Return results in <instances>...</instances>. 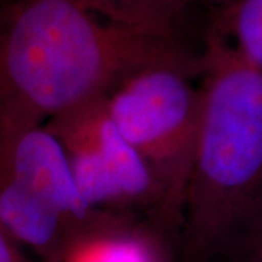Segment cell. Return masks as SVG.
I'll list each match as a JSON object with an SVG mask.
<instances>
[{
  "label": "cell",
  "mask_w": 262,
  "mask_h": 262,
  "mask_svg": "<svg viewBox=\"0 0 262 262\" xmlns=\"http://www.w3.org/2000/svg\"><path fill=\"white\" fill-rule=\"evenodd\" d=\"M178 242L182 262L233 258L262 213V67L213 34Z\"/></svg>",
  "instance_id": "obj_2"
},
{
  "label": "cell",
  "mask_w": 262,
  "mask_h": 262,
  "mask_svg": "<svg viewBox=\"0 0 262 262\" xmlns=\"http://www.w3.org/2000/svg\"><path fill=\"white\" fill-rule=\"evenodd\" d=\"M110 22L165 37H181L179 25L191 5L203 0H75Z\"/></svg>",
  "instance_id": "obj_7"
},
{
  "label": "cell",
  "mask_w": 262,
  "mask_h": 262,
  "mask_svg": "<svg viewBox=\"0 0 262 262\" xmlns=\"http://www.w3.org/2000/svg\"><path fill=\"white\" fill-rule=\"evenodd\" d=\"M158 67L203 75L204 53L181 37L110 22L75 0L0 8V121L46 124Z\"/></svg>",
  "instance_id": "obj_1"
},
{
  "label": "cell",
  "mask_w": 262,
  "mask_h": 262,
  "mask_svg": "<svg viewBox=\"0 0 262 262\" xmlns=\"http://www.w3.org/2000/svg\"><path fill=\"white\" fill-rule=\"evenodd\" d=\"M0 262H31L24 248L0 227Z\"/></svg>",
  "instance_id": "obj_10"
},
{
  "label": "cell",
  "mask_w": 262,
  "mask_h": 262,
  "mask_svg": "<svg viewBox=\"0 0 262 262\" xmlns=\"http://www.w3.org/2000/svg\"><path fill=\"white\" fill-rule=\"evenodd\" d=\"M203 2H207V0H203Z\"/></svg>",
  "instance_id": "obj_11"
},
{
  "label": "cell",
  "mask_w": 262,
  "mask_h": 262,
  "mask_svg": "<svg viewBox=\"0 0 262 262\" xmlns=\"http://www.w3.org/2000/svg\"><path fill=\"white\" fill-rule=\"evenodd\" d=\"M54 262H165L158 237L124 217L84 236Z\"/></svg>",
  "instance_id": "obj_6"
},
{
  "label": "cell",
  "mask_w": 262,
  "mask_h": 262,
  "mask_svg": "<svg viewBox=\"0 0 262 262\" xmlns=\"http://www.w3.org/2000/svg\"><path fill=\"white\" fill-rule=\"evenodd\" d=\"M125 215L94 210L46 124L0 121V227L42 262Z\"/></svg>",
  "instance_id": "obj_3"
},
{
  "label": "cell",
  "mask_w": 262,
  "mask_h": 262,
  "mask_svg": "<svg viewBox=\"0 0 262 262\" xmlns=\"http://www.w3.org/2000/svg\"><path fill=\"white\" fill-rule=\"evenodd\" d=\"M225 262H262V213L237 253Z\"/></svg>",
  "instance_id": "obj_9"
},
{
  "label": "cell",
  "mask_w": 262,
  "mask_h": 262,
  "mask_svg": "<svg viewBox=\"0 0 262 262\" xmlns=\"http://www.w3.org/2000/svg\"><path fill=\"white\" fill-rule=\"evenodd\" d=\"M195 75L158 67L133 76L106 96L110 115L156 179L160 226L178 237L201 118Z\"/></svg>",
  "instance_id": "obj_4"
},
{
  "label": "cell",
  "mask_w": 262,
  "mask_h": 262,
  "mask_svg": "<svg viewBox=\"0 0 262 262\" xmlns=\"http://www.w3.org/2000/svg\"><path fill=\"white\" fill-rule=\"evenodd\" d=\"M223 34L237 53L262 67V0H236L226 12Z\"/></svg>",
  "instance_id": "obj_8"
},
{
  "label": "cell",
  "mask_w": 262,
  "mask_h": 262,
  "mask_svg": "<svg viewBox=\"0 0 262 262\" xmlns=\"http://www.w3.org/2000/svg\"><path fill=\"white\" fill-rule=\"evenodd\" d=\"M46 127L63 146L83 200L98 211H146L160 225L163 196L151 170L113 121L106 96L60 114Z\"/></svg>",
  "instance_id": "obj_5"
}]
</instances>
